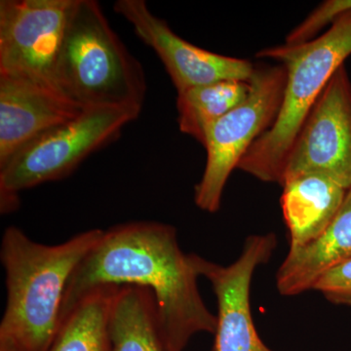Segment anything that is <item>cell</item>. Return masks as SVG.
I'll return each instance as SVG.
<instances>
[{
    "label": "cell",
    "instance_id": "cell-1",
    "mask_svg": "<svg viewBox=\"0 0 351 351\" xmlns=\"http://www.w3.org/2000/svg\"><path fill=\"white\" fill-rule=\"evenodd\" d=\"M198 277L193 254L182 250L174 226L156 221L112 226L69 278L61 323L94 289L137 286L154 295L165 350L184 351L195 335H215L217 329V316L201 297Z\"/></svg>",
    "mask_w": 351,
    "mask_h": 351
},
{
    "label": "cell",
    "instance_id": "cell-2",
    "mask_svg": "<svg viewBox=\"0 0 351 351\" xmlns=\"http://www.w3.org/2000/svg\"><path fill=\"white\" fill-rule=\"evenodd\" d=\"M104 230L80 232L59 245L38 243L9 226L1 242L7 301L0 339L22 351L49 350L60 324L69 278Z\"/></svg>",
    "mask_w": 351,
    "mask_h": 351
},
{
    "label": "cell",
    "instance_id": "cell-3",
    "mask_svg": "<svg viewBox=\"0 0 351 351\" xmlns=\"http://www.w3.org/2000/svg\"><path fill=\"white\" fill-rule=\"evenodd\" d=\"M350 55L351 12L309 43L258 51L260 59L276 60L285 68V89L276 121L252 145L237 169L260 181L281 184L298 134L332 76Z\"/></svg>",
    "mask_w": 351,
    "mask_h": 351
},
{
    "label": "cell",
    "instance_id": "cell-4",
    "mask_svg": "<svg viewBox=\"0 0 351 351\" xmlns=\"http://www.w3.org/2000/svg\"><path fill=\"white\" fill-rule=\"evenodd\" d=\"M56 80L60 91L82 110H142L147 89L142 64L94 0L76 1L58 60Z\"/></svg>",
    "mask_w": 351,
    "mask_h": 351
},
{
    "label": "cell",
    "instance_id": "cell-5",
    "mask_svg": "<svg viewBox=\"0 0 351 351\" xmlns=\"http://www.w3.org/2000/svg\"><path fill=\"white\" fill-rule=\"evenodd\" d=\"M142 110L126 108L84 110L77 117L46 132L0 168V208L9 213L21 191L63 179L90 154L113 142Z\"/></svg>",
    "mask_w": 351,
    "mask_h": 351
},
{
    "label": "cell",
    "instance_id": "cell-6",
    "mask_svg": "<svg viewBox=\"0 0 351 351\" xmlns=\"http://www.w3.org/2000/svg\"><path fill=\"white\" fill-rule=\"evenodd\" d=\"M250 93L223 115L205 135L206 166L195 191V204L203 211L216 213L221 207L226 182L252 145L276 121L286 83L282 64L255 66Z\"/></svg>",
    "mask_w": 351,
    "mask_h": 351
},
{
    "label": "cell",
    "instance_id": "cell-7",
    "mask_svg": "<svg viewBox=\"0 0 351 351\" xmlns=\"http://www.w3.org/2000/svg\"><path fill=\"white\" fill-rule=\"evenodd\" d=\"M76 1L1 0L0 73L34 80L61 92L57 64Z\"/></svg>",
    "mask_w": 351,
    "mask_h": 351
},
{
    "label": "cell",
    "instance_id": "cell-8",
    "mask_svg": "<svg viewBox=\"0 0 351 351\" xmlns=\"http://www.w3.org/2000/svg\"><path fill=\"white\" fill-rule=\"evenodd\" d=\"M321 174L351 186V82L345 64L334 73L289 152L282 182Z\"/></svg>",
    "mask_w": 351,
    "mask_h": 351
},
{
    "label": "cell",
    "instance_id": "cell-9",
    "mask_svg": "<svg viewBox=\"0 0 351 351\" xmlns=\"http://www.w3.org/2000/svg\"><path fill=\"white\" fill-rule=\"evenodd\" d=\"M277 246L274 233L251 235L232 265H218L193 254L199 276L211 283L218 304L215 351H272L263 343L251 313L250 291L256 269Z\"/></svg>",
    "mask_w": 351,
    "mask_h": 351
},
{
    "label": "cell",
    "instance_id": "cell-10",
    "mask_svg": "<svg viewBox=\"0 0 351 351\" xmlns=\"http://www.w3.org/2000/svg\"><path fill=\"white\" fill-rule=\"evenodd\" d=\"M115 12L130 23L143 43L154 50L177 93L226 80L250 82L255 66L248 60L223 56L184 40L156 17L144 0H117Z\"/></svg>",
    "mask_w": 351,
    "mask_h": 351
},
{
    "label": "cell",
    "instance_id": "cell-11",
    "mask_svg": "<svg viewBox=\"0 0 351 351\" xmlns=\"http://www.w3.org/2000/svg\"><path fill=\"white\" fill-rule=\"evenodd\" d=\"M83 110L47 85L0 73V168L32 141Z\"/></svg>",
    "mask_w": 351,
    "mask_h": 351
},
{
    "label": "cell",
    "instance_id": "cell-12",
    "mask_svg": "<svg viewBox=\"0 0 351 351\" xmlns=\"http://www.w3.org/2000/svg\"><path fill=\"white\" fill-rule=\"evenodd\" d=\"M351 258V186L326 230L311 243L289 250L276 274L279 294L293 297L313 290L323 274Z\"/></svg>",
    "mask_w": 351,
    "mask_h": 351
},
{
    "label": "cell",
    "instance_id": "cell-13",
    "mask_svg": "<svg viewBox=\"0 0 351 351\" xmlns=\"http://www.w3.org/2000/svg\"><path fill=\"white\" fill-rule=\"evenodd\" d=\"M281 196L290 249L301 248L326 230L345 200L348 189L321 174L299 176L284 182Z\"/></svg>",
    "mask_w": 351,
    "mask_h": 351
},
{
    "label": "cell",
    "instance_id": "cell-14",
    "mask_svg": "<svg viewBox=\"0 0 351 351\" xmlns=\"http://www.w3.org/2000/svg\"><path fill=\"white\" fill-rule=\"evenodd\" d=\"M112 351H166L159 334L156 304L149 289L122 286L110 319Z\"/></svg>",
    "mask_w": 351,
    "mask_h": 351
},
{
    "label": "cell",
    "instance_id": "cell-15",
    "mask_svg": "<svg viewBox=\"0 0 351 351\" xmlns=\"http://www.w3.org/2000/svg\"><path fill=\"white\" fill-rule=\"evenodd\" d=\"M119 288L103 286L85 295L62 321L47 351H112L110 313Z\"/></svg>",
    "mask_w": 351,
    "mask_h": 351
},
{
    "label": "cell",
    "instance_id": "cell-16",
    "mask_svg": "<svg viewBox=\"0 0 351 351\" xmlns=\"http://www.w3.org/2000/svg\"><path fill=\"white\" fill-rule=\"evenodd\" d=\"M250 83L226 80L189 88L177 93L180 131L204 145L210 126L243 103L250 93Z\"/></svg>",
    "mask_w": 351,
    "mask_h": 351
},
{
    "label": "cell",
    "instance_id": "cell-17",
    "mask_svg": "<svg viewBox=\"0 0 351 351\" xmlns=\"http://www.w3.org/2000/svg\"><path fill=\"white\" fill-rule=\"evenodd\" d=\"M351 12V0H326L309 14L286 38L287 45L304 44L317 38L324 27H332L346 14Z\"/></svg>",
    "mask_w": 351,
    "mask_h": 351
},
{
    "label": "cell",
    "instance_id": "cell-18",
    "mask_svg": "<svg viewBox=\"0 0 351 351\" xmlns=\"http://www.w3.org/2000/svg\"><path fill=\"white\" fill-rule=\"evenodd\" d=\"M313 290L320 292L332 304L351 306V258L327 270Z\"/></svg>",
    "mask_w": 351,
    "mask_h": 351
},
{
    "label": "cell",
    "instance_id": "cell-19",
    "mask_svg": "<svg viewBox=\"0 0 351 351\" xmlns=\"http://www.w3.org/2000/svg\"><path fill=\"white\" fill-rule=\"evenodd\" d=\"M0 351H22L10 341L0 339Z\"/></svg>",
    "mask_w": 351,
    "mask_h": 351
}]
</instances>
